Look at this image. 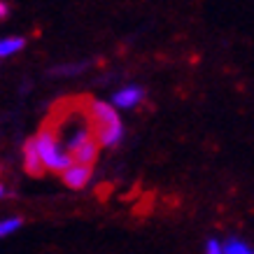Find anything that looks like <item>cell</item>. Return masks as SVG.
I'll use <instances>...</instances> for the list:
<instances>
[{
    "label": "cell",
    "instance_id": "30bf717a",
    "mask_svg": "<svg viewBox=\"0 0 254 254\" xmlns=\"http://www.w3.org/2000/svg\"><path fill=\"white\" fill-rule=\"evenodd\" d=\"M86 65H89L86 61H82V63H65V65H56V68H52L49 70V75H52V77H70V75H79Z\"/></svg>",
    "mask_w": 254,
    "mask_h": 254
},
{
    "label": "cell",
    "instance_id": "4fadbf2b",
    "mask_svg": "<svg viewBox=\"0 0 254 254\" xmlns=\"http://www.w3.org/2000/svg\"><path fill=\"white\" fill-rule=\"evenodd\" d=\"M7 14H9L7 2H2V0H0V21H2V19H7Z\"/></svg>",
    "mask_w": 254,
    "mask_h": 254
},
{
    "label": "cell",
    "instance_id": "5bb4252c",
    "mask_svg": "<svg viewBox=\"0 0 254 254\" xmlns=\"http://www.w3.org/2000/svg\"><path fill=\"white\" fill-rule=\"evenodd\" d=\"M5 196H9L7 187H5V185H0V198H5Z\"/></svg>",
    "mask_w": 254,
    "mask_h": 254
},
{
    "label": "cell",
    "instance_id": "7c38bea8",
    "mask_svg": "<svg viewBox=\"0 0 254 254\" xmlns=\"http://www.w3.org/2000/svg\"><path fill=\"white\" fill-rule=\"evenodd\" d=\"M205 254H224L222 252V243L217 238H210L208 243H205Z\"/></svg>",
    "mask_w": 254,
    "mask_h": 254
},
{
    "label": "cell",
    "instance_id": "5b68a950",
    "mask_svg": "<svg viewBox=\"0 0 254 254\" xmlns=\"http://www.w3.org/2000/svg\"><path fill=\"white\" fill-rule=\"evenodd\" d=\"M145 96H147L145 86H138V84L124 86L122 91H117L115 96H112V108L131 110V108H135V105H140V100H145Z\"/></svg>",
    "mask_w": 254,
    "mask_h": 254
},
{
    "label": "cell",
    "instance_id": "52a82bcc",
    "mask_svg": "<svg viewBox=\"0 0 254 254\" xmlns=\"http://www.w3.org/2000/svg\"><path fill=\"white\" fill-rule=\"evenodd\" d=\"M98 152H100V145L98 140H96V135L89 140H84L82 145L72 152V163H84V166H93V161L98 159Z\"/></svg>",
    "mask_w": 254,
    "mask_h": 254
},
{
    "label": "cell",
    "instance_id": "6da1fadb",
    "mask_svg": "<svg viewBox=\"0 0 254 254\" xmlns=\"http://www.w3.org/2000/svg\"><path fill=\"white\" fill-rule=\"evenodd\" d=\"M33 138H35L40 161H42L47 173H63L65 168L72 166V156H70L65 149H61V145H59L56 122L47 119V122L40 126L38 135H33Z\"/></svg>",
    "mask_w": 254,
    "mask_h": 254
},
{
    "label": "cell",
    "instance_id": "ba28073f",
    "mask_svg": "<svg viewBox=\"0 0 254 254\" xmlns=\"http://www.w3.org/2000/svg\"><path fill=\"white\" fill-rule=\"evenodd\" d=\"M222 252L224 254H254V247H250L238 236H231V238H226L222 243Z\"/></svg>",
    "mask_w": 254,
    "mask_h": 254
},
{
    "label": "cell",
    "instance_id": "277c9868",
    "mask_svg": "<svg viewBox=\"0 0 254 254\" xmlns=\"http://www.w3.org/2000/svg\"><path fill=\"white\" fill-rule=\"evenodd\" d=\"M23 170L26 175L31 177H45L47 170L40 161V154H38V147H35V138H28L23 142Z\"/></svg>",
    "mask_w": 254,
    "mask_h": 254
},
{
    "label": "cell",
    "instance_id": "7a4b0ae2",
    "mask_svg": "<svg viewBox=\"0 0 254 254\" xmlns=\"http://www.w3.org/2000/svg\"><path fill=\"white\" fill-rule=\"evenodd\" d=\"M86 119L93 128L98 126H110V124H119V115L117 110L110 105V103H103V100H89L86 103Z\"/></svg>",
    "mask_w": 254,
    "mask_h": 254
},
{
    "label": "cell",
    "instance_id": "3957f363",
    "mask_svg": "<svg viewBox=\"0 0 254 254\" xmlns=\"http://www.w3.org/2000/svg\"><path fill=\"white\" fill-rule=\"evenodd\" d=\"M91 175H93V166H84V163H72L70 168H65L61 173L63 182L70 189H84L89 185Z\"/></svg>",
    "mask_w": 254,
    "mask_h": 254
},
{
    "label": "cell",
    "instance_id": "8fae6325",
    "mask_svg": "<svg viewBox=\"0 0 254 254\" xmlns=\"http://www.w3.org/2000/svg\"><path fill=\"white\" fill-rule=\"evenodd\" d=\"M21 217H7V219H2L0 222V238H5V236H12L16 229H21Z\"/></svg>",
    "mask_w": 254,
    "mask_h": 254
},
{
    "label": "cell",
    "instance_id": "9c48e42d",
    "mask_svg": "<svg viewBox=\"0 0 254 254\" xmlns=\"http://www.w3.org/2000/svg\"><path fill=\"white\" fill-rule=\"evenodd\" d=\"M23 47H26V38H2L0 40V59L14 56Z\"/></svg>",
    "mask_w": 254,
    "mask_h": 254
},
{
    "label": "cell",
    "instance_id": "8992f818",
    "mask_svg": "<svg viewBox=\"0 0 254 254\" xmlns=\"http://www.w3.org/2000/svg\"><path fill=\"white\" fill-rule=\"evenodd\" d=\"M93 135L100 147H117L124 138V124H110V126H98L93 128Z\"/></svg>",
    "mask_w": 254,
    "mask_h": 254
}]
</instances>
